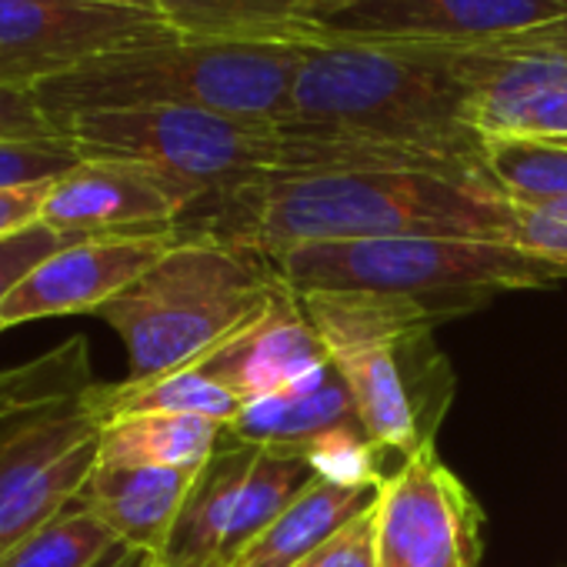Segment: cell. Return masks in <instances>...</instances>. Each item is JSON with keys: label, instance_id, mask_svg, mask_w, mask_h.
I'll return each mask as SVG.
<instances>
[{"label": "cell", "instance_id": "cell-3", "mask_svg": "<svg viewBox=\"0 0 567 567\" xmlns=\"http://www.w3.org/2000/svg\"><path fill=\"white\" fill-rule=\"evenodd\" d=\"M308 41H194L114 51L34 84L44 114L61 127L87 111L204 107L234 117L284 121Z\"/></svg>", "mask_w": 567, "mask_h": 567}, {"label": "cell", "instance_id": "cell-30", "mask_svg": "<svg viewBox=\"0 0 567 567\" xmlns=\"http://www.w3.org/2000/svg\"><path fill=\"white\" fill-rule=\"evenodd\" d=\"M514 247L550 260L567 280V220L540 207L514 204Z\"/></svg>", "mask_w": 567, "mask_h": 567}, {"label": "cell", "instance_id": "cell-23", "mask_svg": "<svg viewBox=\"0 0 567 567\" xmlns=\"http://www.w3.org/2000/svg\"><path fill=\"white\" fill-rule=\"evenodd\" d=\"M484 171L511 204L567 200V144L560 141H484Z\"/></svg>", "mask_w": 567, "mask_h": 567}, {"label": "cell", "instance_id": "cell-25", "mask_svg": "<svg viewBox=\"0 0 567 567\" xmlns=\"http://www.w3.org/2000/svg\"><path fill=\"white\" fill-rule=\"evenodd\" d=\"M315 477H324L331 484L341 487H364V491H381L384 481L391 477L384 471V457H391L388 451H381L361 424L351 427H334L321 437H315L305 454H301Z\"/></svg>", "mask_w": 567, "mask_h": 567}, {"label": "cell", "instance_id": "cell-10", "mask_svg": "<svg viewBox=\"0 0 567 567\" xmlns=\"http://www.w3.org/2000/svg\"><path fill=\"white\" fill-rule=\"evenodd\" d=\"M181 38L161 11L101 0H0V84L34 87L91 58Z\"/></svg>", "mask_w": 567, "mask_h": 567}, {"label": "cell", "instance_id": "cell-1", "mask_svg": "<svg viewBox=\"0 0 567 567\" xmlns=\"http://www.w3.org/2000/svg\"><path fill=\"white\" fill-rule=\"evenodd\" d=\"M177 234L267 257L305 244L381 237L514 244V204L487 174L328 171L264 177L207 197L181 217Z\"/></svg>", "mask_w": 567, "mask_h": 567}, {"label": "cell", "instance_id": "cell-29", "mask_svg": "<svg viewBox=\"0 0 567 567\" xmlns=\"http://www.w3.org/2000/svg\"><path fill=\"white\" fill-rule=\"evenodd\" d=\"M54 137H64V131L44 114L34 87L0 84V144H28Z\"/></svg>", "mask_w": 567, "mask_h": 567}, {"label": "cell", "instance_id": "cell-17", "mask_svg": "<svg viewBox=\"0 0 567 567\" xmlns=\"http://www.w3.org/2000/svg\"><path fill=\"white\" fill-rule=\"evenodd\" d=\"M567 84V21L507 38V51L474 94L471 124L484 141L520 137L527 117Z\"/></svg>", "mask_w": 567, "mask_h": 567}, {"label": "cell", "instance_id": "cell-22", "mask_svg": "<svg viewBox=\"0 0 567 567\" xmlns=\"http://www.w3.org/2000/svg\"><path fill=\"white\" fill-rule=\"evenodd\" d=\"M164 21L194 41H298L318 0H154Z\"/></svg>", "mask_w": 567, "mask_h": 567}, {"label": "cell", "instance_id": "cell-13", "mask_svg": "<svg viewBox=\"0 0 567 567\" xmlns=\"http://www.w3.org/2000/svg\"><path fill=\"white\" fill-rule=\"evenodd\" d=\"M194 200L137 164L81 161L48 187L41 224L64 240L174 234Z\"/></svg>", "mask_w": 567, "mask_h": 567}, {"label": "cell", "instance_id": "cell-9", "mask_svg": "<svg viewBox=\"0 0 567 567\" xmlns=\"http://www.w3.org/2000/svg\"><path fill=\"white\" fill-rule=\"evenodd\" d=\"M311 481L315 471L305 457L220 437L217 454L194 477L161 564H230Z\"/></svg>", "mask_w": 567, "mask_h": 567}, {"label": "cell", "instance_id": "cell-6", "mask_svg": "<svg viewBox=\"0 0 567 567\" xmlns=\"http://www.w3.org/2000/svg\"><path fill=\"white\" fill-rule=\"evenodd\" d=\"M284 284L267 254L181 237L104 318L127 348L134 381L197 364L240 331Z\"/></svg>", "mask_w": 567, "mask_h": 567}, {"label": "cell", "instance_id": "cell-11", "mask_svg": "<svg viewBox=\"0 0 567 567\" xmlns=\"http://www.w3.org/2000/svg\"><path fill=\"white\" fill-rule=\"evenodd\" d=\"M557 21H567V0H318L301 21L298 41L481 44Z\"/></svg>", "mask_w": 567, "mask_h": 567}, {"label": "cell", "instance_id": "cell-14", "mask_svg": "<svg viewBox=\"0 0 567 567\" xmlns=\"http://www.w3.org/2000/svg\"><path fill=\"white\" fill-rule=\"evenodd\" d=\"M174 244L177 230L68 240L8 295V301L0 305V321L14 328L38 318L97 315L104 305L134 288Z\"/></svg>", "mask_w": 567, "mask_h": 567}, {"label": "cell", "instance_id": "cell-32", "mask_svg": "<svg viewBox=\"0 0 567 567\" xmlns=\"http://www.w3.org/2000/svg\"><path fill=\"white\" fill-rule=\"evenodd\" d=\"M157 564H161V557L137 550V547H127V544H117L97 567H157Z\"/></svg>", "mask_w": 567, "mask_h": 567}, {"label": "cell", "instance_id": "cell-33", "mask_svg": "<svg viewBox=\"0 0 567 567\" xmlns=\"http://www.w3.org/2000/svg\"><path fill=\"white\" fill-rule=\"evenodd\" d=\"M101 4H127V8H144V11H157L154 0H101Z\"/></svg>", "mask_w": 567, "mask_h": 567}, {"label": "cell", "instance_id": "cell-18", "mask_svg": "<svg viewBox=\"0 0 567 567\" xmlns=\"http://www.w3.org/2000/svg\"><path fill=\"white\" fill-rule=\"evenodd\" d=\"M351 424H361L354 398L338 368L328 364L288 391L247 401L224 424V441L301 457L315 437Z\"/></svg>", "mask_w": 567, "mask_h": 567}, {"label": "cell", "instance_id": "cell-26", "mask_svg": "<svg viewBox=\"0 0 567 567\" xmlns=\"http://www.w3.org/2000/svg\"><path fill=\"white\" fill-rule=\"evenodd\" d=\"M81 164V154L68 137L28 141V144H0V190L38 187L64 177Z\"/></svg>", "mask_w": 567, "mask_h": 567}, {"label": "cell", "instance_id": "cell-28", "mask_svg": "<svg viewBox=\"0 0 567 567\" xmlns=\"http://www.w3.org/2000/svg\"><path fill=\"white\" fill-rule=\"evenodd\" d=\"M68 240L61 234H54L51 227H44L41 220L0 240V305L8 301V295L41 260H48Z\"/></svg>", "mask_w": 567, "mask_h": 567}, {"label": "cell", "instance_id": "cell-19", "mask_svg": "<svg viewBox=\"0 0 567 567\" xmlns=\"http://www.w3.org/2000/svg\"><path fill=\"white\" fill-rule=\"evenodd\" d=\"M374 497L378 491L341 487L324 477H315L230 560V567H295Z\"/></svg>", "mask_w": 567, "mask_h": 567}, {"label": "cell", "instance_id": "cell-15", "mask_svg": "<svg viewBox=\"0 0 567 567\" xmlns=\"http://www.w3.org/2000/svg\"><path fill=\"white\" fill-rule=\"evenodd\" d=\"M328 364L331 358L288 280L240 331L197 361L244 404L288 391Z\"/></svg>", "mask_w": 567, "mask_h": 567}, {"label": "cell", "instance_id": "cell-4", "mask_svg": "<svg viewBox=\"0 0 567 567\" xmlns=\"http://www.w3.org/2000/svg\"><path fill=\"white\" fill-rule=\"evenodd\" d=\"M298 301L344 378L364 434L401 461L434 444L457 384L434 344L444 318L421 301L371 291H308Z\"/></svg>", "mask_w": 567, "mask_h": 567}, {"label": "cell", "instance_id": "cell-21", "mask_svg": "<svg viewBox=\"0 0 567 567\" xmlns=\"http://www.w3.org/2000/svg\"><path fill=\"white\" fill-rule=\"evenodd\" d=\"M91 404L101 424H111L127 414H197L227 424L244 408V401L230 388H224L197 364L144 381L124 378L117 384H94Z\"/></svg>", "mask_w": 567, "mask_h": 567}, {"label": "cell", "instance_id": "cell-12", "mask_svg": "<svg viewBox=\"0 0 567 567\" xmlns=\"http://www.w3.org/2000/svg\"><path fill=\"white\" fill-rule=\"evenodd\" d=\"M381 567H477L484 511L427 444L401 461L378 491Z\"/></svg>", "mask_w": 567, "mask_h": 567}, {"label": "cell", "instance_id": "cell-20", "mask_svg": "<svg viewBox=\"0 0 567 567\" xmlns=\"http://www.w3.org/2000/svg\"><path fill=\"white\" fill-rule=\"evenodd\" d=\"M224 424L197 414H127L101 431L97 464L200 471L220 447Z\"/></svg>", "mask_w": 567, "mask_h": 567}, {"label": "cell", "instance_id": "cell-5", "mask_svg": "<svg viewBox=\"0 0 567 567\" xmlns=\"http://www.w3.org/2000/svg\"><path fill=\"white\" fill-rule=\"evenodd\" d=\"M87 338L0 374V557L68 511L101 451Z\"/></svg>", "mask_w": 567, "mask_h": 567}, {"label": "cell", "instance_id": "cell-34", "mask_svg": "<svg viewBox=\"0 0 567 567\" xmlns=\"http://www.w3.org/2000/svg\"><path fill=\"white\" fill-rule=\"evenodd\" d=\"M157 567H164V564H157ZM194 567H230V564H224V560H207V564H194Z\"/></svg>", "mask_w": 567, "mask_h": 567}, {"label": "cell", "instance_id": "cell-8", "mask_svg": "<svg viewBox=\"0 0 567 567\" xmlns=\"http://www.w3.org/2000/svg\"><path fill=\"white\" fill-rule=\"evenodd\" d=\"M81 161H117L154 171L194 204L224 190L277 177L284 127L204 107L87 111L61 124Z\"/></svg>", "mask_w": 567, "mask_h": 567}, {"label": "cell", "instance_id": "cell-27", "mask_svg": "<svg viewBox=\"0 0 567 567\" xmlns=\"http://www.w3.org/2000/svg\"><path fill=\"white\" fill-rule=\"evenodd\" d=\"M295 567H381L378 550V497L358 511L344 527H338L324 544H318Z\"/></svg>", "mask_w": 567, "mask_h": 567}, {"label": "cell", "instance_id": "cell-31", "mask_svg": "<svg viewBox=\"0 0 567 567\" xmlns=\"http://www.w3.org/2000/svg\"><path fill=\"white\" fill-rule=\"evenodd\" d=\"M51 184L0 190V240L41 220V207H44V197H48V187Z\"/></svg>", "mask_w": 567, "mask_h": 567}, {"label": "cell", "instance_id": "cell-35", "mask_svg": "<svg viewBox=\"0 0 567 567\" xmlns=\"http://www.w3.org/2000/svg\"><path fill=\"white\" fill-rule=\"evenodd\" d=\"M0 331H8V324H4V321H0Z\"/></svg>", "mask_w": 567, "mask_h": 567}, {"label": "cell", "instance_id": "cell-24", "mask_svg": "<svg viewBox=\"0 0 567 567\" xmlns=\"http://www.w3.org/2000/svg\"><path fill=\"white\" fill-rule=\"evenodd\" d=\"M117 544L94 514L71 504L11 547L0 557V567H97Z\"/></svg>", "mask_w": 567, "mask_h": 567}, {"label": "cell", "instance_id": "cell-16", "mask_svg": "<svg viewBox=\"0 0 567 567\" xmlns=\"http://www.w3.org/2000/svg\"><path fill=\"white\" fill-rule=\"evenodd\" d=\"M194 477L190 467L97 464L74 504L94 514L121 544L164 557Z\"/></svg>", "mask_w": 567, "mask_h": 567}, {"label": "cell", "instance_id": "cell-7", "mask_svg": "<svg viewBox=\"0 0 567 567\" xmlns=\"http://www.w3.org/2000/svg\"><path fill=\"white\" fill-rule=\"evenodd\" d=\"M295 295L371 291L411 298L444 321L507 291H547L560 270L514 244L464 237H381L305 244L270 257Z\"/></svg>", "mask_w": 567, "mask_h": 567}, {"label": "cell", "instance_id": "cell-2", "mask_svg": "<svg viewBox=\"0 0 567 567\" xmlns=\"http://www.w3.org/2000/svg\"><path fill=\"white\" fill-rule=\"evenodd\" d=\"M504 51L507 38L308 44L280 124L417 147L484 171V137L471 124V107Z\"/></svg>", "mask_w": 567, "mask_h": 567}]
</instances>
